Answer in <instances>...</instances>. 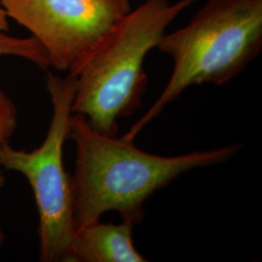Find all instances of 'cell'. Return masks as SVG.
<instances>
[{
  "label": "cell",
  "mask_w": 262,
  "mask_h": 262,
  "mask_svg": "<svg viewBox=\"0 0 262 262\" xmlns=\"http://www.w3.org/2000/svg\"><path fill=\"white\" fill-rule=\"evenodd\" d=\"M134 226L125 221L114 225L98 220L77 228L68 262L148 261L133 243Z\"/></svg>",
  "instance_id": "obj_6"
},
{
  "label": "cell",
  "mask_w": 262,
  "mask_h": 262,
  "mask_svg": "<svg viewBox=\"0 0 262 262\" xmlns=\"http://www.w3.org/2000/svg\"><path fill=\"white\" fill-rule=\"evenodd\" d=\"M9 30V23H8V16L3 9L1 3H0V31L5 32Z\"/></svg>",
  "instance_id": "obj_9"
},
{
  "label": "cell",
  "mask_w": 262,
  "mask_h": 262,
  "mask_svg": "<svg viewBox=\"0 0 262 262\" xmlns=\"http://www.w3.org/2000/svg\"><path fill=\"white\" fill-rule=\"evenodd\" d=\"M18 127V109L0 89V144L8 143Z\"/></svg>",
  "instance_id": "obj_7"
},
{
  "label": "cell",
  "mask_w": 262,
  "mask_h": 262,
  "mask_svg": "<svg viewBox=\"0 0 262 262\" xmlns=\"http://www.w3.org/2000/svg\"><path fill=\"white\" fill-rule=\"evenodd\" d=\"M4 183H5V177H4L3 174L0 172V187H3ZM4 240H5V235H4V232L2 231L1 226H0V245L3 244Z\"/></svg>",
  "instance_id": "obj_10"
},
{
  "label": "cell",
  "mask_w": 262,
  "mask_h": 262,
  "mask_svg": "<svg viewBox=\"0 0 262 262\" xmlns=\"http://www.w3.org/2000/svg\"><path fill=\"white\" fill-rule=\"evenodd\" d=\"M197 0H146L118 19L74 77L73 113L95 130L118 135V121L137 111L149 83L145 58L171 23Z\"/></svg>",
  "instance_id": "obj_2"
},
{
  "label": "cell",
  "mask_w": 262,
  "mask_h": 262,
  "mask_svg": "<svg viewBox=\"0 0 262 262\" xmlns=\"http://www.w3.org/2000/svg\"><path fill=\"white\" fill-rule=\"evenodd\" d=\"M46 84L53 104V117L44 142L37 149L16 150L0 144V165L19 172L32 188L38 215L39 259L68 262L75 233L70 178L63 165V146L68 138L76 78L48 72Z\"/></svg>",
  "instance_id": "obj_4"
},
{
  "label": "cell",
  "mask_w": 262,
  "mask_h": 262,
  "mask_svg": "<svg viewBox=\"0 0 262 262\" xmlns=\"http://www.w3.org/2000/svg\"><path fill=\"white\" fill-rule=\"evenodd\" d=\"M159 50L171 57L168 83L122 137L134 141L171 101L193 84L222 85L239 75L262 49V0H209L187 26L164 33Z\"/></svg>",
  "instance_id": "obj_3"
},
{
  "label": "cell",
  "mask_w": 262,
  "mask_h": 262,
  "mask_svg": "<svg viewBox=\"0 0 262 262\" xmlns=\"http://www.w3.org/2000/svg\"><path fill=\"white\" fill-rule=\"evenodd\" d=\"M31 41L28 38H17L9 36L0 32V56H19L28 58L31 53Z\"/></svg>",
  "instance_id": "obj_8"
},
{
  "label": "cell",
  "mask_w": 262,
  "mask_h": 262,
  "mask_svg": "<svg viewBox=\"0 0 262 262\" xmlns=\"http://www.w3.org/2000/svg\"><path fill=\"white\" fill-rule=\"evenodd\" d=\"M68 138L76 146L75 170L70 177L76 229L108 212L138 225L145 216V202L158 190L192 169L225 162L242 149L232 144L175 157L152 155L134 141L95 130L77 113L70 118Z\"/></svg>",
  "instance_id": "obj_1"
},
{
  "label": "cell",
  "mask_w": 262,
  "mask_h": 262,
  "mask_svg": "<svg viewBox=\"0 0 262 262\" xmlns=\"http://www.w3.org/2000/svg\"><path fill=\"white\" fill-rule=\"evenodd\" d=\"M8 18L30 31L50 66L75 76L116 21L131 10L129 0H0Z\"/></svg>",
  "instance_id": "obj_5"
}]
</instances>
